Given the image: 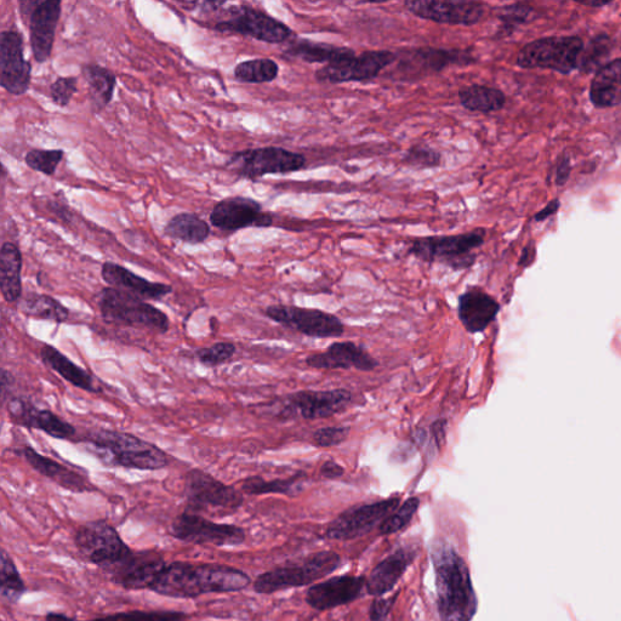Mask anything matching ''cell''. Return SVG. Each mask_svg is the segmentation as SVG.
<instances>
[{
    "label": "cell",
    "instance_id": "obj_1",
    "mask_svg": "<svg viewBox=\"0 0 621 621\" xmlns=\"http://www.w3.org/2000/svg\"><path fill=\"white\" fill-rule=\"evenodd\" d=\"M252 578L241 569L220 563H168L151 589L159 596L195 600L209 594H230L246 590Z\"/></svg>",
    "mask_w": 621,
    "mask_h": 621
},
{
    "label": "cell",
    "instance_id": "obj_2",
    "mask_svg": "<svg viewBox=\"0 0 621 621\" xmlns=\"http://www.w3.org/2000/svg\"><path fill=\"white\" fill-rule=\"evenodd\" d=\"M436 575L437 608L441 621H471L478 611V598L469 567L458 551L437 544L431 554Z\"/></svg>",
    "mask_w": 621,
    "mask_h": 621
},
{
    "label": "cell",
    "instance_id": "obj_3",
    "mask_svg": "<svg viewBox=\"0 0 621 621\" xmlns=\"http://www.w3.org/2000/svg\"><path fill=\"white\" fill-rule=\"evenodd\" d=\"M78 443L85 444L102 464L141 471H157L172 464L163 449L125 432L95 429L85 434Z\"/></svg>",
    "mask_w": 621,
    "mask_h": 621
},
{
    "label": "cell",
    "instance_id": "obj_4",
    "mask_svg": "<svg viewBox=\"0 0 621 621\" xmlns=\"http://www.w3.org/2000/svg\"><path fill=\"white\" fill-rule=\"evenodd\" d=\"M74 545L85 561L110 575L133 555L115 526L106 520L82 524L74 534Z\"/></svg>",
    "mask_w": 621,
    "mask_h": 621
},
{
    "label": "cell",
    "instance_id": "obj_5",
    "mask_svg": "<svg viewBox=\"0 0 621 621\" xmlns=\"http://www.w3.org/2000/svg\"><path fill=\"white\" fill-rule=\"evenodd\" d=\"M98 306L104 321L115 326L148 329L159 334L167 333L170 328V319L163 311L123 290L102 289Z\"/></svg>",
    "mask_w": 621,
    "mask_h": 621
},
{
    "label": "cell",
    "instance_id": "obj_6",
    "mask_svg": "<svg viewBox=\"0 0 621 621\" xmlns=\"http://www.w3.org/2000/svg\"><path fill=\"white\" fill-rule=\"evenodd\" d=\"M341 566V557L334 551H319L301 564H287L259 575L253 590L259 595H272L289 589L303 588L328 577Z\"/></svg>",
    "mask_w": 621,
    "mask_h": 621
},
{
    "label": "cell",
    "instance_id": "obj_7",
    "mask_svg": "<svg viewBox=\"0 0 621 621\" xmlns=\"http://www.w3.org/2000/svg\"><path fill=\"white\" fill-rule=\"evenodd\" d=\"M486 235V230L476 229L461 235L418 238L410 244L409 254L427 264L440 262L454 271H463L474 266V250L482 246Z\"/></svg>",
    "mask_w": 621,
    "mask_h": 621
},
{
    "label": "cell",
    "instance_id": "obj_8",
    "mask_svg": "<svg viewBox=\"0 0 621 621\" xmlns=\"http://www.w3.org/2000/svg\"><path fill=\"white\" fill-rule=\"evenodd\" d=\"M186 510L220 512L224 516L238 511L244 504L243 492L229 486L201 469H192L185 476Z\"/></svg>",
    "mask_w": 621,
    "mask_h": 621
},
{
    "label": "cell",
    "instance_id": "obj_9",
    "mask_svg": "<svg viewBox=\"0 0 621 621\" xmlns=\"http://www.w3.org/2000/svg\"><path fill=\"white\" fill-rule=\"evenodd\" d=\"M306 158L286 148L267 146L233 153L227 167L238 178L258 180L266 175H284L304 169Z\"/></svg>",
    "mask_w": 621,
    "mask_h": 621
},
{
    "label": "cell",
    "instance_id": "obj_10",
    "mask_svg": "<svg viewBox=\"0 0 621 621\" xmlns=\"http://www.w3.org/2000/svg\"><path fill=\"white\" fill-rule=\"evenodd\" d=\"M583 51L584 43L579 37L543 38L524 45L516 64L527 70L545 68L566 74L578 67Z\"/></svg>",
    "mask_w": 621,
    "mask_h": 621
},
{
    "label": "cell",
    "instance_id": "obj_11",
    "mask_svg": "<svg viewBox=\"0 0 621 621\" xmlns=\"http://www.w3.org/2000/svg\"><path fill=\"white\" fill-rule=\"evenodd\" d=\"M170 535L181 543L231 548L247 541L246 529L236 524L216 523L185 510L170 526Z\"/></svg>",
    "mask_w": 621,
    "mask_h": 621
},
{
    "label": "cell",
    "instance_id": "obj_12",
    "mask_svg": "<svg viewBox=\"0 0 621 621\" xmlns=\"http://www.w3.org/2000/svg\"><path fill=\"white\" fill-rule=\"evenodd\" d=\"M227 14L229 15L226 19L215 25V31L241 34V36L269 44H281L289 41L293 36L292 28L266 14L265 11L248 7V5L232 7Z\"/></svg>",
    "mask_w": 621,
    "mask_h": 621
},
{
    "label": "cell",
    "instance_id": "obj_13",
    "mask_svg": "<svg viewBox=\"0 0 621 621\" xmlns=\"http://www.w3.org/2000/svg\"><path fill=\"white\" fill-rule=\"evenodd\" d=\"M352 402V392L346 389L299 391L287 397L276 417L279 420L294 419L298 415L310 421L328 419L345 412Z\"/></svg>",
    "mask_w": 621,
    "mask_h": 621
},
{
    "label": "cell",
    "instance_id": "obj_14",
    "mask_svg": "<svg viewBox=\"0 0 621 621\" xmlns=\"http://www.w3.org/2000/svg\"><path fill=\"white\" fill-rule=\"evenodd\" d=\"M265 316L281 326L309 338L333 339L345 333L343 321L338 316L322 310L304 309L299 306L273 305L267 307Z\"/></svg>",
    "mask_w": 621,
    "mask_h": 621
},
{
    "label": "cell",
    "instance_id": "obj_15",
    "mask_svg": "<svg viewBox=\"0 0 621 621\" xmlns=\"http://www.w3.org/2000/svg\"><path fill=\"white\" fill-rule=\"evenodd\" d=\"M400 498H390L350 507L329 523L326 537L330 540L350 541L363 537L380 527L392 512L400 507Z\"/></svg>",
    "mask_w": 621,
    "mask_h": 621
},
{
    "label": "cell",
    "instance_id": "obj_16",
    "mask_svg": "<svg viewBox=\"0 0 621 621\" xmlns=\"http://www.w3.org/2000/svg\"><path fill=\"white\" fill-rule=\"evenodd\" d=\"M397 76L413 79L440 73L452 66H469L477 61L471 50L418 48L398 53Z\"/></svg>",
    "mask_w": 621,
    "mask_h": 621
},
{
    "label": "cell",
    "instance_id": "obj_17",
    "mask_svg": "<svg viewBox=\"0 0 621 621\" xmlns=\"http://www.w3.org/2000/svg\"><path fill=\"white\" fill-rule=\"evenodd\" d=\"M396 60L397 55L390 50L364 51L361 55L319 68L315 77L319 83L329 84L370 81L395 64Z\"/></svg>",
    "mask_w": 621,
    "mask_h": 621
},
{
    "label": "cell",
    "instance_id": "obj_18",
    "mask_svg": "<svg viewBox=\"0 0 621 621\" xmlns=\"http://www.w3.org/2000/svg\"><path fill=\"white\" fill-rule=\"evenodd\" d=\"M31 62L25 59L24 38L16 31L0 33V85L9 94L20 96L30 89Z\"/></svg>",
    "mask_w": 621,
    "mask_h": 621
},
{
    "label": "cell",
    "instance_id": "obj_19",
    "mask_svg": "<svg viewBox=\"0 0 621 621\" xmlns=\"http://www.w3.org/2000/svg\"><path fill=\"white\" fill-rule=\"evenodd\" d=\"M210 224L225 232H236L248 227H271L273 215L265 213L253 198L230 197L222 199L210 214Z\"/></svg>",
    "mask_w": 621,
    "mask_h": 621
},
{
    "label": "cell",
    "instance_id": "obj_20",
    "mask_svg": "<svg viewBox=\"0 0 621 621\" xmlns=\"http://www.w3.org/2000/svg\"><path fill=\"white\" fill-rule=\"evenodd\" d=\"M167 564L162 552L157 550L134 551L108 578L127 591H151Z\"/></svg>",
    "mask_w": 621,
    "mask_h": 621
},
{
    "label": "cell",
    "instance_id": "obj_21",
    "mask_svg": "<svg viewBox=\"0 0 621 621\" xmlns=\"http://www.w3.org/2000/svg\"><path fill=\"white\" fill-rule=\"evenodd\" d=\"M9 418L17 426L43 431L56 440L72 441L76 427L49 409H39L24 397H14L7 403Z\"/></svg>",
    "mask_w": 621,
    "mask_h": 621
},
{
    "label": "cell",
    "instance_id": "obj_22",
    "mask_svg": "<svg viewBox=\"0 0 621 621\" xmlns=\"http://www.w3.org/2000/svg\"><path fill=\"white\" fill-rule=\"evenodd\" d=\"M410 14L436 24L470 27L478 24L486 14L484 4L478 2H404Z\"/></svg>",
    "mask_w": 621,
    "mask_h": 621
},
{
    "label": "cell",
    "instance_id": "obj_23",
    "mask_svg": "<svg viewBox=\"0 0 621 621\" xmlns=\"http://www.w3.org/2000/svg\"><path fill=\"white\" fill-rule=\"evenodd\" d=\"M366 578L355 575H339L312 585L306 594L307 605L324 612L349 605L363 595Z\"/></svg>",
    "mask_w": 621,
    "mask_h": 621
},
{
    "label": "cell",
    "instance_id": "obj_24",
    "mask_svg": "<svg viewBox=\"0 0 621 621\" xmlns=\"http://www.w3.org/2000/svg\"><path fill=\"white\" fill-rule=\"evenodd\" d=\"M61 11L60 0H42L28 16L32 53L38 64H44L53 54Z\"/></svg>",
    "mask_w": 621,
    "mask_h": 621
},
{
    "label": "cell",
    "instance_id": "obj_25",
    "mask_svg": "<svg viewBox=\"0 0 621 621\" xmlns=\"http://www.w3.org/2000/svg\"><path fill=\"white\" fill-rule=\"evenodd\" d=\"M13 452L24 458L27 464L31 465L38 474L49 478L50 481L66 489V491L77 494L98 492V489L82 472L72 470L71 467L39 454L31 446L17 448Z\"/></svg>",
    "mask_w": 621,
    "mask_h": 621
},
{
    "label": "cell",
    "instance_id": "obj_26",
    "mask_svg": "<svg viewBox=\"0 0 621 621\" xmlns=\"http://www.w3.org/2000/svg\"><path fill=\"white\" fill-rule=\"evenodd\" d=\"M307 366L315 369H351L360 372H373L380 363L353 341H336L324 352L313 353L306 358Z\"/></svg>",
    "mask_w": 621,
    "mask_h": 621
},
{
    "label": "cell",
    "instance_id": "obj_27",
    "mask_svg": "<svg viewBox=\"0 0 621 621\" xmlns=\"http://www.w3.org/2000/svg\"><path fill=\"white\" fill-rule=\"evenodd\" d=\"M500 305L493 296L471 287L458 299L459 321L470 334L483 333L497 318Z\"/></svg>",
    "mask_w": 621,
    "mask_h": 621
},
{
    "label": "cell",
    "instance_id": "obj_28",
    "mask_svg": "<svg viewBox=\"0 0 621 621\" xmlns=\"http://www.w3.org/2000/svg\"><path fill=\"white\" fill-rule=\"evenodd\" d=\"M101 276L111 288L123 290L145 301L163 300L173 293V287L169 284L147 281L116 262H105Z\"/></svg>",
    "mask_w": 621,
    "mask_h": 621
},
{
    "label": "cell",
    "instance_id": "obj_29",
    "mask_svg": "<svg viewBox=\"0 0 621 621\" xmlns=\"http://www.w3.org/2000/svg\"><path fill=\"white\" fill-rule=\"evenodd\" d=\"M417 557L413 548H401L375 566L366 578L368 595L381 597L395 588Z\"/></svg>",
    "mask_w": 621,
    "mask_h": 621
},
{
    "label": "cell",
    "instance_id": "obj_30",
    "mask_svg": "<svg viewBox=\"0 0 621 621\" xmlns=\"http://www.w3.org/2000/svg\"><path fill=\"white\" fill-rule=\"evenodd\" d=\"M284 58L307 62V64H333V62L357 55L355 50L309 39H296L284 50Z\"/></svg>",
    "mask_w": 621,
    "mask_h": 621
},
{
    "label": "cell",
    "instance_id": "obj_31",
    "mask_svg": "<svg viewBox=\"0 0 621 621\" xmlns=\"http://www.w3.org/2000/svg\"><path fill=\"white\" fill-rule=\"evenodd\" d=\"M39 357H41L45 366L53 369L61 378H64L73 386L78 387V389L91 393H99L102 391L101 387L96 385L93 376H91L87 370L77 366V364L73 363L64 353L55 349L54 346L44 345L41 351H39Z\"/></svg>",
    "mask_w": 621,
    "mask_h": 621
},
{
    "label": "cell",
    "instance_id": "obj_32",
    "mask_svg": "<svg viewBox=\"0 0 621 621\" xmlns=\"http://www.w3.org/2000/svg\"><path fill=\"white\" fill-rule=\"evenodd\" d=\"M21 272V250L14 243H3L0 249V290L9 304L20 303L22 299Z\"/></svg>",
    "mask_w": 621,
    "mask_h": 621
},
{
    "label": "cell",
    "instance_id": "obj_33",
    "mask_svg": "<svg viewBox=\"0 0 621 621\" xmlns=\"http://www.w3.org/2000/svg\"><path fill=\"white\" fill-rule=\"evenodd\" d=\"M590 99L596 107L621 104V59L609 62L598 70L591 83Z\"/></svg>",
    "mask_w": 621,
    "mask_h": 621
},
{
    "label": "cell",
    "instance_id": "obj_34",
    "mask_svg": "<svg viewBox=\"0 0 621 621\" xmlns=\"http://www.w3.org/2000/svg\"><path fill=\"white\" fill-rule=\"evenodd\" d=\"M82 74L89 88L91 108L101 113L111 104L117 85L116 74L106 67L88 64L82 68Z\"/></svg>",
    "mask_w": 621,
    "mask_h": 621
},
{
    "label": "cell",
    "instance_id": "obj_35",
    "mask_svg": "<svg viewBox=\"0 0 621 621\" xmlns=\"http://www.w3.org/2000/svg\"><path fill=\"white\" fill-rule=\"evenodd\" d=\"M458 95L461 106L471 112H497L506 102L503 91L481 84L466 85L459 89Z\"/></svg>",
    "mask_w": 621,
    "mask_h": 621
},
{
    "label": "cell",
    "instance_id": "obj_36",
    "mask_svg": "<svg viewBox=\"0 0 621 621\" xmlns=\"http://www.w3.org/2000/svg\"><path fill=\"white\" fill-rule=\"evenodd\" d=\"M19 309L26 317L41 319V321L61 324L70 318V310L47 294L30 293L22 296Z\"/></svg>",
    "mask_w": 621,
    "mask_h": 621
},
{
    "label": "cell",
    "instance_id": "obj_37",
    "mask_svg": "<svg viewBox=\"0 0 621 621\" xmlns=\"http://www.w3.org/2000/svg\"><path fill=\"white\" fill-rule=\"evenodd\" d=\"M210 226L207 221L192 213H180L170 219L164 229V235L188 244H201L210 236Z\"/></svg>",
    "mask_w": 621,
    "mask_h": 621
},
{
    "label": "cell",
    "instance_id": "obj_38",
    "mask_svg": "<svg viewBox=\"0 0 621 621\" xmlns=\"http://www.w3.org/2000/svg\"><path fill=\"white\" fill-rule=\"evenodd\" d=\"M26 581L17 568L14 558L2 549L0 554V597L9 605H17L27 594Z\"/></svg>",
    "mask_w": 621,
    "mask_h": 621
},
{
    "label": "cell",
    "instance_id": "obj_39",
    "mask_svg": "<svg viewBox=\"0 0 621 621\" xmlns=\"http://www.w3.org/2000/svg\"><path fill=\"white\" fill-rule=\"evenodd\" d=\"M304 472H299L286 480L266 481L260 476H250L243 480L241 491L248 495L282 494L295 497L301 492Z\"/></svg>",
    "mask_w": 621,
    "mask_h": 621
},
{
    "label": "cell",
    "instance_id": "obj_40",
    "mask_svg": "<svg viewBox=\"0 0 621 621\" xmlns=\"http://www.w3.org/2000/svg\"><path fill=\"white\" fill-rule=\"evenodd\" d=\"M236 81L248 84H262L275 81L279 66L271 59H255L241 62L235 68Z\"/></svg>",
    "mask_w": 621,
    "mask_h": 621
},
{
    "label": "cell",
    "instance_id": "obj_41",
    "mask_svg": "<svg viewBox=\"0 0 621 621\" xmlns=\"http://www.w3.org/2000/svg\"><path fill=\"white\" fill-rule=\"evenodd\" d=\"M88 621H191L190 615L180 611H136L118 612Z\"/></svg>",
    "mask_w": 621,
    "mask_h": 621
},
{
    "label": "cell",
    "instance_id": "obj_42",
    "mask_svg": "<svg viewBox=\"0 0 621 621\" xmlns=\"http://www.w3.org/2000/svg\"><path fill=\"white\" fill-rule=\"evenodd\" d=\"M420 507V499L417 497L409 498L395 512L380 524L379 533L381 535H391L402 531L412 522Z\"/></svg>",
    "mask_w": 621,
    "mask_h": 621
},
{
    "label": "cell",
    "instance_id": "obj_43",
    "mask_svg": "<svg viewBox=\"0 0 621 621\" xmlns=\"http://www.w3.org/2000/svg\"><path fill=\"white\" fill-rule=\"evenodd\" d=\"M442 153L426 145H414L409 148L403 157V164L415 170L440 168Z\"/></svg>",
    "mask_w": 621,
    "mask_h": 621
},
{
    "label": "cell",
    "instance_id": "obj_44",
    "mask_svg": "<svg viewBox=\"0 0 621 621\" xmlns=\"http://www.w3.org/2000/svg\"><path fill=\"white\" fill-rule=\"evenodd\" d=\"M64 157L62 150H31L26 153L25 163L34 172L53 176Z\"/></svg>",
    "mask_w": 621,
    "mask_h": 621
},
{
    "label": "cell",
    "instance_id": "obj_45",
    "mask_svg": "<svg viewBox=\"0 0 621 621\" xmlns=\"http://www.w3.org/2000/svg\"><path fill=\"white\" fill-rule=\"evenodd\" d=\"M237 349L232 343H216L210 347H202L195 351V357L207 367H218L229 362Z\"/></svg>",
    "mask_w": 621,
    "mask_h": 621
},
{
    "label": "cell",
    "instance_id": "obj_46",
    "mask_svg": "<svg viewBox=\"0 0 621 621\" xmlns=\"http://www.w3.org/2000/svg\"><path fill=\"white\" fill-rule=\"evenodd\" d=\"M350 426H328L315 431L312 442L318 448L338 447L349 440Z\"/></svg>",
    "mask_w": 621,
    "mask_h": 621
},
{
    "label": "cell",
    "instance_id": "obj_47",
    "mask_svg": "<svg viewBox=\"0 0 621 621\" xmlns=\"http://www.w3.org/2000/svg\"><path fill=\"white\" fill-rule=\"evenodd\" d=\"M77 77H59L50 85L49 95L51 101L61 108L71 104L74 94L77 93Z\"/></svg>",
    "mask_w": 621,
    "mask_h": 621
},
{
    "label": "cell",
    "instance_id": "obj_48",
    "mask_svg": "<svg viewBox=\"0 0 621 621\" xmlns=\"http://www.w3.org/2000/svg\"><path fill=\"white\" fill-rule=\"evenodd\" d=\"M532 9L523 4L509 5V7L501 8L499 11V19L506 28H514L524 24L531 16Z\"/></svg>",
    "mask_w": 621,
    "mask_h": 621
},
{
    "label": "cell",
    "instance_id": "obj_49",
    "mask_svg": "<svg viewBox=\"0 0 621 621\" xmlns=\"http://www.w3.org/2000/svg\"><path fill=\"white\" fill-rule=\"evenodd\" d=\"M608 38L607 37H598L595 38L594 41L590 43V47L585 51V58L583 60V64L585 68H588V71L592 70L597 64H600V61L605 58L608 54Z\"/></svg>",
    "mask_w": 621,
    "mask_h": 621
},
{
    "label": "cell",
    "instance_id": "obj_50",
    "mask_svg": "<svg viewBox=\"0 0 621 621\" xmlns=\"http://www.w3.org/2000/svg\"><path fill=\"white\" fill-rule=\"evenodd\" d=\"M398 592L395 596L390 598H384V596L376 597L370 607V620L372 621H385L387 615L390 614L393 605H395Z\"/></svg>",
    "mask_w": 621,
    "mask_h": 621
},
{
    "label": "cell",
    "instance_id": "obj_51",
    "mask_svg": "<svg viewBox=\"0 0 621 621\" xmlns=\"http://www.w3.org/2000/svg\"><path fill=\"white\" fill-rule=\"evenodd\" d=\"M431 440L434 442L437 450H441L446 443L447 437V420L446 419H438L435 423H432L431 429Z\"/></svg>",
    "mask_w": 621,
    "mask_h": 621
},
{
    "label": "cell",
    "instance_id": "obj_52",
    "mask_svg": "<svg viewBox=\"0 0 621 621\" xmlns=\"http://www.w3.org/2000/svg\"><path fill=\"white\" fill-rule=\"evenodd\" d=\"M319 474H321L322 477L327 478V480H338V478L345 475V469L343 466L336 463V461L328 460L324 461L321 465Z\"/></svg>",
    "mask_w": 621,
    "mask_h": 621
},
{
    "label": "cell",
    "instance_id": "obj_53",
    "mask_svg": "<svg viewBox=\"0 0 621 621\" xmlns=\"http://www.w3.org/2000/svg\"><path fill=\"white\" fill-rule=\"evenodd\" d=\"M571 169L572 167L571 162H569V158H562V161L558 164L557 168L556 184L558 186L566 185L569 175H571Z\"/></svg>",
    "mask_w": 621,
    "mask_h": 621
},
{
    "label": "cell",
    "instance_id": "obj_54",
    "mask_svg": "<svg viewBox=\"0 0 621 621\" xmlns=\"http://www.w3.org/2000/svg\"><path fill=\"white\" fill-rule=\"evenodd\" d=\"M50 212L59 216V219L65 222H71L73 219V214L71 209L67 207V205L62 204L60 202H50L48 205Z\"/></svg>",
    "mask_w": 621,
    "mask_h": 621
},
{
    "label": "cell",
    "instance_id": "obj_55",
    "mask_svg": "<svg viewBox=\"0 0 621 621\" xmlns=\"http://www.w3.org/2000/svg\"><path fill=\"white\" fill-rule=\"evenodd\" d=\"M558 209H560V201H558V199H555V201H551L548 204V207L541 210V212H539L537 216H535V220L544 221L550 218V216L555 215Z\"/></svg>",
    "mask_w": 621,
    "mask_h": 621
},
{
    "label": "cell",
    "instance_id": "obj_56",
    "mask_svg": "<svg viewBox=\"0 0 621 621\" xmlns=\"http://www.w3.org/2000/svg\"><path fill=\"white\" fill-rule=\"evenodd\" d=\"M15 384L14 376L8 372V370H2V396L3 401L5 400V396L8 395V389Z\"/></svg>",
    "mask_w": 621,
    "mask_h": 621
},
{
    "label": "cell",
    "instance_id": "obj_57",
    "mask_svg": "<svg viewBox=\"0 0 621 621\" xmlns=\"http://www.w3.org/2000/svg\"><path fill=\"white\" fill-rule=\"evenodd\" d=\"M44 621H78L66 613L48 612L44 615Z\"/></svg>",
    "mask_w": 621,
    "mask_h": 621
},
{
    "label": "cell",
    "instance_id": "obj_58",
    "mask_svg": "<svg viewBox=\"0 0 621 621\" xmlns=\"http://www.w3.org/2000/svg\"><path fill=\"white\" fill-rule=\"evenodd\" d=\"M611 2H581V5H585V7H591V8H602V7H606V5H608Z\"/></svg>",
    "mask_w": 621,
    "mask_h": 621
},
{
    "label": "cell",
    "instance_id": "obj_59",
    "mask_svg": "<svg viewBox=\"0 0 621 621\" xmlns=\"http://www.w3.org/2000/svg\"><path fill=\"white\" fill-rule=\"evenodd\" d=\"M4 621V620H3Z\"/></svg>",
    "mask_w": 621,
    "mask_h": 621
}]
</instances>
